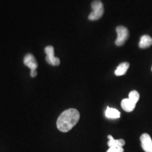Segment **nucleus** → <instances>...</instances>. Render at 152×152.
<instances>
[{"mask_svg":"<svg viewBox=\"0 0 152 152\" xmlns=\"http://www.w3.org/2000/svg\"><path fill=\"white\" fill-rule=\"evenodd\" d=\"M116 32L117 33V37L115 41V44L118 46H122L129 37V30L127 28L121 26L116 28Z\"/></svg>","mask_w":152,"mask_h":152,"instance_id":"7ed1b4c3","label":"nucleus"},{"mask_svg":"<svg viewBox=\"0 0 152 152\" xmlns=\"http://www.w3.org/2000/svg\"><path fill=\"white\" fill-rule=\"evenodd\" d=\"M45 52L47 55L46 60L49 64L53 66H58L60 63V59L54 56V49L52 46H48L45 49Z\"/></svg>","mask_w":152,"mask_h":152,"instance_id":"20e7f679","label":"nucleus"},{"mask_svg":"<svg viewBox=\"0 0 152 152\" xmlns=\"http://www.w3.org/2000/svg\"><path fill=\"white\" fill-rule=\"evenodd\" d=\"M121 107L127 112H131L136 107V104L132 102L129 98L124 99L121 102Z\"/></svg>","mask_w":152,"mask_h":152,"instance_id":"0eeeda50","label":"nucleus"},{"mask_svg":"<svg viewBox=\"0 0 152 152\" xmlns=\"http://www.w3.org/2000/svg\"><path fill=\"white\" fill-rule=\"evenodd\" d=\"M123 147H111L109 148L107 152H124Z\"/></svg>","mask_w":152,"mask_h":152,"instance_id":"ddd939ff","label":"nucleus"},{"mask_svg":"<svg viewBox=\"0 0 152 152\" xmlns=\"http://www.w3.org/2000/svg\"><path fill=\"white\" fill-rule=\"evenodd\" d=\"M92 11L88 15V19L90 20H96L99 19L104 14V6L103 3L100 0H95L91 4Z\"/></svg>","mask_w":152,"mask_h":152,"instance_id":"f03ea898","label":"nucleus"},{"mask_svg":"<svg viewBox=\"0 0 152 152\" xmlns=\"http://www.w3.org/2000/svg\"><path fill=\"white\" fill-rule=\"evenodd\" d=\"M109 141L108 145L109 148L111 147H123L125 144V141L123 139L115 140L112 135L108 136Z\"/></svg>","mask_w":152,"mask_h":152,"instance_id":"1a4fd4ad","label":"nucleus"},{"mask_svg":"<svg viewBox=\"0 0 152 152\" xmlns=\"http://www.w3.org/2000/svg\"><path fill=\"white\" fill-rule=\"evenodd\" d=\"M105 116L110 119H117L120 117V112L116 109L107 107L105 110Z\"/></svg>","mask_w":152,"mask_h":152,"instance_id":"9b49d317","label":"nucleus"},{"mask_svg":"<svg viewBox=\"0 0 152 152\" xmlns=\"http://www.w3.org/2000/svg\"><path fill=\"white\" fill-rule=\"evenodd\" d=\"M130 66V64L127 62H124L121 63L118 65L115 71V75L116 76H123L126 74L127 71L128 70Z\"/></svg>","mask_w":152,"mask_h":152,"instance_id":"9d476101","label":"nucleus"},{"mask_svg":"<svg viewBox=\"0 0 152 152\" xmlns=\"http://www.w3.org/2000/svg\"><path fill=\"white\" fill-rule=\"evenodd\" d=\"M31 76L32 77H36V76H37V72L36 71H31Z\"/></svg>","mask_w":152,"mask_h":152,"instance_id":"4468645a","label":"nucleus"},{"mask_svg":"<svg viewBox=\"0 0 152 152\" xmlns=\"http://www.w3.org/2000/svg\"><path fill=\"white\" fill-rule=\"evenodd\" d=\"M80 114L74 108L65 110L59 116L56 121V126L62 132H67L76 125L79 121Z\"/></svg>","mask_w":152,"mask_h":152,"instance_id":"f257e3e1","label":"nucleus"},{"mask_svg":"<svg viewBox=\"0 0 152 152\" xmlns=\"http://www.w3.org/2000/svg\"><path fill=\"white\" fill-rule=\"evenodd\" d=\"M23 62L25 65L31 69V71H36V69L38 67L37 61L34 56L31 54H28L25 56Z\"/></svg>","mask_w":152,"mask_h":152,"instance_id":"423d86ee","label":"nucleus"},{"mask_svg":"<svg viewBox=\"0 0 152 152\" xmlns=\"http://www.w3.org/2000/svg\"></svg>","mask_w":152,"mask_h":152,"instance_id":"2eb2a0df","label":"nucleus"},{"mask_svg":"<svg viewBox=\"0 0 152 152\" xmlns=\"http://www.w3.org/2000/svg\"><path fill=\"white\" fill-rule=\"evenodd\" d=\"M141 147L145 152H152V140L148 134H143L140 136Z\"/></svg>","mask_w":152,"mask_h":152,"instance_id":"39448f33","label":"nucleus"},{"mask_svg":"<svg viewBox=\"0 0 152 152\" xmlns=\"http://www.w3.org/2000/svg\"><path fill=\"white\" fill-rule=\"evenodd\" d=\"M139 98H140L139 94V92L136 91L135 90L131 91L129 95V99L136 104L137 103V102L139 101Z\"/></svg>","mask_w":152,"mask_h":152,"instance_id":"f8f14e48","label":"nucleus"},{"mask_svg":"<svg viewBox=\"0 0 152 152\" xmlns=\"http://www.w3.org/2000/svg\"><path fill=\"white\" fill-rule=\"evenodd\" d=\"M139 45L141 49L149 48L152 45V38L148 35L142 36L140 38Z\"/></svg>","mask_w":152,"mask_h":152,"instance_id":"6e6552de","label":"nucleus"}]
</instances>
